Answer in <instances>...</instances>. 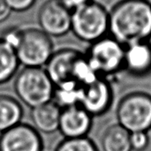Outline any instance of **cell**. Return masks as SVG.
Masks as SVG:
<instances>
[{
    "label": "cell",
    "instance_id": "17",
    "mask_svg": "<svg viewBox=\"0 0 151 151\" xmlns=\"http://www.w3.org/2000/svg\"><path fill=\"white\" fill-rule=\"evenodd\" d=\"M81 86L76 84H69L55 87L53 101L61 109L80 104Z\"/></svg>",
    "mask_w": 151,
    "mask_h": 151
},
{
    "label": "cell",
    "instance_id": "9",
    "mask_svg": "<svg viewBox=\"0 0 151 151\" xmlns=\"http://www.w3.org/2000/svg\"><path fill=\"white\" fill-rule=\"evenodd\" d=\"M112 90L110 83L103 77L81 86L80 106L92 117L107 112L112 102Z\"/></svg>",
    "mask_w": 151,
    "mask_h": 151
},
{
    "label": "cell",
    "instance_id": "2",
    "mask_svg": "<svg viewBox=\"0 0 151 151\" xmlns=\"http://www.w3.org/2000/svg\"><path fill=\"white\" fill-rule=\"evenodd\" d=\"M14 90L24 104L34 109L53 100L55 85L45 69L24 68L16 77Z\"/></svg>",
    "mask_w": 151,
    "mask_h": 151
},
{
    "label": "cell",
    "instance_id": "5",
    "mask_svg": "<svg viewBox=\"0 0 151 151\" xmlns=\"http://www.w3.org/2000/svg\"><path fill=\"white\" fill-rule=\"evenodd\" d=\"M14 50L19 63L25 68H42L54 53L50 36L36 28L21 30Z\"/></svg>",
    "mask_w": 151,
    "mask_h": 151
},
{
    "label": "cell",
    "instance_id": "8",
    "mask_svg": "<svg viewBox=\"0 0 151 151\" xmlns=\"http://www.w3.org/2000/svg\"><path fill=\"white\" fill-rule=\"evenodd\" d=\"M38 21L49 36H60L71 29L72 12L60 0H47L39 11Z\"/></svg>",
    "mask_w": 151,
    "mask_h": 151
},
{
    "label": "cell",
    "instance_id": "22",
    "mask_svg": "<svg viewBox=\"0 0 151 151\" xmlns=\"http://www.w3.org/2000/svg\"><path fill=\"white\" fill-rule=\"evenodd\" d=\"M11 12V8L4 2V0H0V21L4 20Z\"/></svg>",
    "mask_w": 151,
    "mask_h": 151
},
{
    "label": "cell",
    "instance_id": "15",
    "mask_svg": "<svg viewBox=\"0 0 151 151\" xmlns=\"http://www.w3.org/2000/svg\"><path fill=\"white\" fill-rule=\"evenodd\" d=\"M104 151H132L130 133L119 124L109 126L101 140Z\"/></svg>",
    "mask_w": 151,
    "mask_h": 151
},
{
    "label": "cell",
    "instance_id": "1",
    "mask_svg": "<svg viewBox=\"0 0 151 151\" xmlns=\"http://www.w3.org/2000/svg\"><path fill=\"white\" fill-rule=\"evenodd\" d=\"M109 29L122 45L144 42L151 36V5L145 0H123L109 15Z\"/></svg>",
    "mask_w": 151,
    "mask_h": 151
},
{
    "label": "cell",
    "instance_id": "4",
    "mask_svg": "<svg viewBox=\"0 0 151 151\" xmlns=\"http://www.w3.org/2000/svg\"><path fill=\"white\" fill-rule=\"evenodd\" d=\"M71 29L85 42H96L109 29V14L99 4L89 1L72 12Z\"/></svg>",
    "mask_w": 151,
    "mask_h": 151
},
{
    "label": "cell",
    "instance_id": "11",
    "mask_svg": "<svg viewBox=\"0 0 151 151\" xmlns=\"http://www.w3.org/2000/svg\"><path fill=\"white\" fill-rule=\"evenodd\" d=\"M92 117L80 105L62 109L58 131L65 139L87 137L92 126Z\"/></svg>",
    "mask_w": 151,
    "mask_h": 151
},
{
    "label": "cell",
    "instance_id": "7",
    "mask_svg": "<svg viewBox=\"0 0 151 151\" xmlns=\"http://www.w3.org/2000/svg\"><path fill=\"white\" fill-rule=\"evenodd\" d=\"M82 55L81 52L71 48L62 49L52 54L45 65V70L55 87L69 84L78 85L75 80V70Z\"/></svg>",
    "mask_w": 151,
    "mask_h": 151
},
{
    "label": "cell",
    "instance_id": "3",
    "mask_svg": "<svg viewBox=\"0 0 151 151\" xmlns=\"http://www.w3.org/2000/svg\"><path fill=\"white\" fill-rule=\"evenodd\" d=\"M118 124L133 133H148L151 129V95L133 92L124 96L117 108Z\"/></svg>",
    "mask_w": 151,
    "mask_h": 151
},
{
    "label": "cell",
    "instance_id": "19",
    "mask_svg": "<svg viewBox=\"0 0 151 151\" xmlns=\"http://www.w3.org/2000/svg\"><path fill=\"white\" fill-rule=\"evenodd\" d=\"M130 142L132 150H145L150 143V138L147 133H130Z\"/></svg>",
    "mask_w": 151,
    "mask_h": 151
},
{
    "label": "cell",
    "instance_id": "10",
    "mask_svg": "<svg viewBox=\"0 0 151 151\" xmlns=\"http://www.w3.org/2000/svg\"><path fill=\"white\" fill-rule=\"evenodd\" d=\"M42 140L34 126L19 124L0 135V151H42Z\"/></svg>",
    "mask_w": 151,
    "mask_h": 151
},
{
    "label": "cell",
    "instance_id": "18",
    "mask_svg": "<svg viewBox=\"0 0 151 151\" xmlns=\"http://www.w3.org/2000/svg\"><path fill=\"white\" fill-rule=\"evenodd\" d=\"M55 151H98L96 145L88 137L65 139Z\"/></svg>",
    "mask_w": 151,
    "mask_h": 151
},
{
    "label": "cell",
    "instance_id": "20",
    "mask_svg": "<svg viewBox=\"0 0 151 151\" xmlns=\"http://www.w3.org/2000/svg\"><path fill=\"white\" fill-rule=\"evenodd\" d=\"M4 2L8 4L11 10L22 12L30 8L35 0H4Z\"/></svg>",
    "mask_w": 151,
    "mask_h": 151
},
{
    "label": "cell",
    "instance_id": "13",
    "mask_svg": "<svg viewBox=\"0 0 151 151\" xmlns=\"http://www.w3.org/2000/svg\"><path fill=\"white\" fill-rule=\"evenodd\" d=\"M62 109L53 101L32 109L31 120L37 132L51 134L58 131Z\"/></svg>",
    "mask_w": 151,
    "mask_h": 151
},
{
    "label": "cell",
    "instance_id": "12",
    "mask_svg": "<svg viewBox=\"0 0 151 151\" xmlns=\"http://www.w3.org/2000/svg\"><path fill=\"white\" fill-rule=\"evenodd\" d=\"M124 68L136 77L151 72V44L147 41L135 43L125 49Z\"/></svg>",
    "mask_w": 151,
    "mask_h": 151
},
{
    "label": "cell",
    "instance_id": "14",
    "mask_svg": "<svg viewBox=\"0 0 151 151\" xmlns=\"http://www.w3.org/2000/svg\"><path fill=\"white\" fill-rule=\"evenodd\" d=\"M23 109L12 96L0 94V133H4L20 124Z\"/></svg>",
    "mask_w": 151,
    "mask_h": 151
},
{
    "label": "cell",
    "instance_id": "21",
    "mask_svg": "<svg viewBox=\"0 0 151 151\" xmlns=\"http://www.w3.org/2000/svg\"><path fill=\"white\" fill-rule=\"evenodd\" d=\"M90 0H60V2L67 7L69 10L71 9H76L87 3H88Z\"/></svg>",
    "mask_w": 151,
    "mask_h": 151
},
{
    "label": "cell",
    "instance_id": "16",
    "mask_svg": "<svg viewBox=\"0 0 151 151\" xmlns=\"http://www.w3.org/2000/svg\"><path fill=\"white\" fill-rule=\"evenodd\" d=\"M19 65L15 50L4 39H0V84L10 80Z\"/></svg>",
    "mask_w": 151,
    "mask_h": 151
},
{
    "label": "cell",
    "instance_id": "6",
    "mask_svg": "<svg viewBox=\"0 0 151 151\" xmlns=\"http://www.w3.org/2000/svg\"><path fill=\"white\" fill-rule=\"evenodd\" d=\"M125 49L116 39L103 37L94 42L85 55L91 68L104 77L124 67Z\"/></svg>",
    "mask_w": 151,
    "mask_h": 151
}]
</instances>
